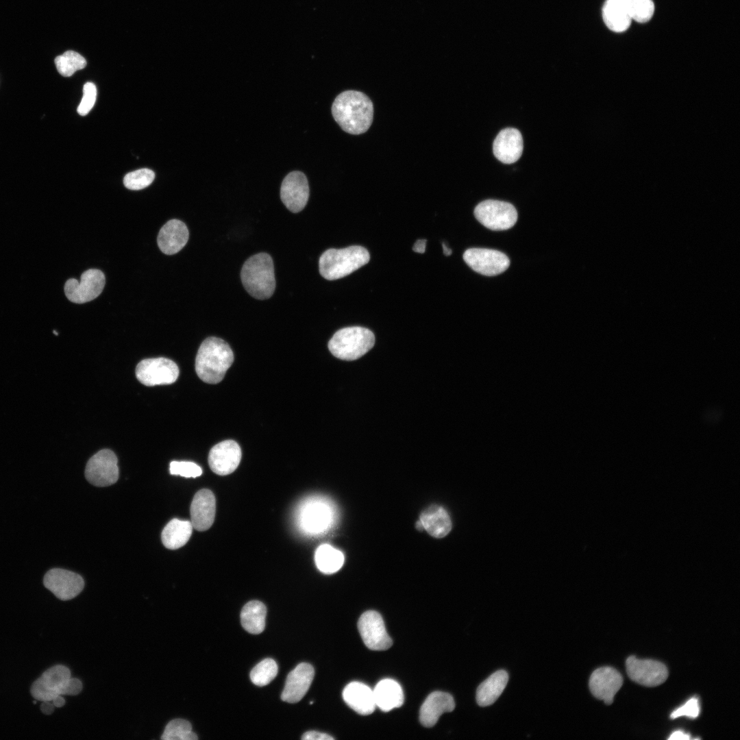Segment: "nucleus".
Segmentation results:
<instances>
[{"mask_svg": "<svg viewBox=\"0 0 740 740\" xmlns=\"http://www.w3.org/2000/svg\"><path fill=\"white\" fill-rule=\"evenodd\" d=\"M332 114L341 129L358 135L367 132L373 117V106L365 93L353 90L340 93L332 106Z\"/></svg>", "mask_w": 740, "mask_h": 740, "instance_id": "nucleus-1", "label": "nucleus"}, {"mask_svg": "<svg viewBox=\"0 0 740 740\" xmlns=\"http://www.w3.org/2000/svg\"><path fill=\"white\" fill-rule=\"evenodd\" d=\"M234 361L230 345L223 339L208 337L201 344L195 359V371L204 382L217 384Z\"/></svg>", "mask_w": 740, "mask_h": 740, "instance_id": "nucleus-2", "label": "nucleus"}, {"mask_svg": "<svg viewBox=\"0 0 740 740\" xmlns=\"http://www.w3.org/2000/svg\"><path fill=\"white\" fill-rule=\"evenodd\" d=\"M241 278L245 290L253 297H271L275 288V279L270 255L259 253L248 258L241 269Z\"/></svg>", "mask_w": 740, "mask_h": 740, "instance_id": "nucleus-3", "label": "nucleus"}, {"mask_svg": "<svg viewBox=\"0 0 740 740\" xmlns=\"http://www.w3.org/2000/svg\"><path fill=\"white\" fill-rule=\"evenodd\" d=\"M369 260V251L361 246L329 249L319 258V273L326 280H338L367 264Z\"/></svg>", "mask_w": 740, "mask_h": 740, "instance_id": "nucleus-4", "label": "nucleus"}, {"mask_svg": "<svg viewBox=\"0 0 740 740\" xmlns=\"http://www.w3.org/2000/svg\"><path fill=\"white\" fill-rule=\"evenodd\" d=\"M82 682L71 678L70 669L62 665H54L41 675L32 684L30 692L39 701H52L62 695H76L82 690Z\"/></svg>", "mask_w": 740, "mask_h": 740, "instance_id": "nucleus-5", "label": "nucleus"}, {"mask_svg": "<svg viewBox=\"0 0 740 740\" xmlns=\"http://www.w3.org/2000/svg\"><path fill=\"white\" fill-rule=\"evenodd\" d=\"M375 344V336L369 329L353 326L338 330L328 343L330 352L344 360H356L367 353Z\"/></svg>", "mask_w": 740, "mask_h": 740, "instance_id": "nucleus-6", "label": "nucleus"}, {"mask_svg": "<svg viewBox=\"0 0 740 740\" xmlns=\"http://www.w3.org/2000/svg\"><path fill=\"white\" fill-rule=\"evenodd\" d=\"M334 505L323 497H312L301 506L299 523L307 534L318 535L328 531L335 523Z\"/></svg>", "mask_w": 740, "mask_h": 740, "instance_id": "nucleus-7", "label": "nucleus"}, {"mask_svg": "<svg viewBox=\"0 0 740 740\" xmlns=\"http://www.w3.org/2000/svg\"><path fill=\"white\" fill-rule=\"evenodd\" d=\"M476 219L484 227L495 231L511 228L517 222V212L510 203L489 199L480 202L474 209Z\"/></svg>", "mask_w": 740, "mask_h": 740, "instance_id": "nucleus-8", "label": "nucleus"}, {"mask_svg": "<svg viewBox=\"0 0 740 740\" xmlns=\"http://www.w3.org/2000/svg\"><path fill=\"white\" fill-rule=\"evenodd\" d=\"M179 373L176 363L166 358L143 360L136 368L137 379L148 386L172 384L177 380Z\"/></svg>", "mask_w": 740, "mask_h": 740, "instance_id": "nucleus-9", "label": "nucleus"}, {"mask_svg": "<svg viewBox=\"0 0 740 740\" xmlns=\"http://www.w3.org/2000/svg\"><path fill=\"white\" fill-rule=\"evenodd\" d=\"M105 285L103 273L96 269L84 271L80 280H68L64 285V293L69 300L76 304H84L93 300L102 292Z\"/></svg>", "mask_w": 740, "mask_h": 740, "instance_id": "nucleus-10", "label": "nucleus"}, {"mask_svg": "<svg viewBox=\"0 0 740 740\" xmlns=\"http://www.w3.org/2000/svg\"><path fill=\"white\" fill-rule=\"evenodd\" d=\"M117 462L115 454L110 449L99 451L86 464V480L96 486H107L114 484L119 478Z\"/></svg>", "mask_w": 740, "mask_h": 740, "instance_id": "nucleus-11", "label": "nucleus"}, {"mask_svg": "<svg viewBox=\"0 0 740 740\" xmlns=\"http://www.w3.org/2000/svg\"><path fill=\"white\" fill-rule=\"evenodd\" d=\"M463 259L473 271L487 276L500 274L510 265V260L506 254L490 249H468L463 254Z\"/></svg>", "mask_w": 740, "mask_h": 740, "instance_id": "nucleus-12", "label": "nucleus"}, {"mask_svg": "<svg viewBox=\"0 0 740 740\" xmlns=\"http://www.w3.org/2000/svg\"><path fill=\"white\" fill-rule=\"evenodd\" d=\"M43 584L56 597L62 601L78 595L84 587V581L79 574L60 568L49 570L43 578Z\"/></svg>", "mask_w": 740, "mask_h": 740, "instance_id": "nucleus-13", "label": "nucleus"}, {"mask_svg": "<svg viewBox=\"0 0 740 740\" xmlns=\"http://www.w3.org/2000/svg\"><path fill=\"white\" fill-rule=\"evenodd\" d=\"M626 667L629 678L645 687L658 686L663 683L668 676L667 667L655 660L639 659L630 656L626 661Z\"/></svg>", "mask_w": 740, "mask_h": 740, "instance_id": "nucleus-14", "label": "nucleus"}, {"mask_svg": "<svg viewBox=\"0 0 740 740\" xmlns=\"http://www.w3.org/2000/svg\"><path fill=\"white\" fill-rule=\"evenodd\" d=\"M358 628L365 645L372 650H385L393 644L380 613L365 612L358 621Z\"/></svg>", "mask_w": 740, "mask_h": 740, "instance_id": "nucleus-15", "label": "nucleus"}, {"mask_svg": "<svg viewBox=\"0 0 740 740\" xmlns=\"http://www.w3.org/2000/svg\"><path fill=\"white\" fill-rule=\"evenodd\" d=\"M309 197V186L304 173L292 171L283 180L280 198L284 206L292 212L302 210Z\"/></svg>", "mask_w": 740, "mask_h": 740, "instance_id": "nucleus-16", "label": "nucleus"}, {"mask_svg": "<svg viewBox=\"0 0 740 740\" xmlns=\"http://www.w3.org/2000/svg\"><path fill=\"white\" fill-rule=\"evenodd\" d=\"M241 449L233 440L220 442L212 447L208 455V464L216 474L226 476L238 467L241 460Z\"/></svg>", "mask_w": 740, "mask_h": 740, "instance_id": "nucleus-17", "label": "nucleus"}, {"mask_svg": "<svg viewBox=\"0 0 740 740\" xmlns=\"http://www.w3.org/2000/svg\"><path fill=\"white\" fill-rule=\"evenodd\" d=\"M623 684L621 674L615 668L602 667L596 669L589 678V689L596 698L602 700L607 705L613 702L616 693Z\"/></svg>", "mask_w": 740, "mask_h": 740, "instance_id": "nucleus-18", "label": "nucleus"}, {"mask_svg": "<svg viewBox=\"0 0 740 740\" xmlns=\"http://www.w3.org/2000/svg\"><path fill=\"white\" fill-rule=\"evenodd\" d=\"M314 675V671L311 665L306 663L299 664L287 676L281 694L282 700L288 703L299 702L309 689Z\"/></svg>", "mask_w": 740, "mask_h": 740, "instance_id": "nucleus-19", "label": "nucleus"}, {"mask_svg": "<svg viewBox=\"0 0 740 740\" xmlns=\"http://www.w3.org/2000/svg\"><path fill=\"white\" fill-rule=\"evenodd\" d=\"M193 527L198 531L209 529L214 521L216 500L213 493L207 489L197 491L193 497L190 508Z\"/></svg>", "mask_w": 740, "mask_h": 740, "instance_id": "nucleus-20", "label": "nucleus"}, {"mask_svg": "<svg viewBox=\"0 0 740 740\" xmlns=\"http://www.w3.org/2000/svg\"><path fill=\"white\" fill-rule=\"evenodd\" d=\"M523 138L520 132L508 127L499 132L493 144L495 158L504 164H512L518 160L523 151Z\"/></svg>", "mask_w": 740, "mask_h": 740, "instance_id": "nucleus-21", "label": "nucleus"}, {"mask_svg": "<svg viewBox=\"0 0 740 740\" xmlns=\"http://www.w3.org/2000/svg\"><path fill=\"white\" fill-rule=\"evenodd\" d=\"M189 233L184 223L171 219L160 229L158 236V245L165 254L173 255L180 251L186 244Z\"/></svg>", "mask_w": 740, "mask_h": 740, "instance_id": "nucleus-22", "label": "nucleus"}, {"mask_svg": "<svg viewBox=\"0 0 740 740\" xmlns=\"http://www.w3.org/2000/svg\"><path fill=\"white\" fill-rule=\"evenodd\" d=\"M455 708L453 697L448 693L434 691L425 700L419 711V721L425 727L436 724L440 716Z\"/></svg>", "mask_w": 740, "mask_h": 740, "instance_id": "nucleus-23", "label": "nucleus"}, {"mask_svg": "<svg viewBox=\"0 0 740 740\" xmlns=\"http://www.w3.org/2000/svg\"><path fill=\"white\" fill-rule=\"evenodd\" d=\"M345 702L354 711L367 715L372 713L376 706L373 690L360 682H352L343 689Z\"/></svg>", "mask_w": 740, "mask_h": 740, "instance_id": "nucleus-24", "label": "nucleus"}, {"mask_svg": "<svg viewBox=\"0 0 740 740\" xmlns=\"http://www.w3.org/2000/svg\"><path fill=\"white\" fill-rule=\"evenodd\" d=\"M375 706L384 712L400 707L404 700L400 684L393 679L380 680L373 689Z\"/></svg>", "mask_w": 740, "mask_h": 740, "instance_id": "nucleus-25", "label": "nucleus"}, {"mask_svg": "<svg viewBox=\"0 0 740 740\" xmlns=\"http://www.w3.org/2000/svg\"><path fill=\"white\" fill-rule=\"evenodd\" d=\"M419 521L423 528L432 536L442 538L452 529V521L447 511L441 506L432 505L424 510Z\"/></svg>", "mask_w": 740, "mask_h": 740, "instance_id": "nucleus-26", "label": "nucleus"}, {"mask_svg": "<svg viewBox=\"0 0 740 740\" xmlns=\"http://www.w3.org/2000/svg\"><path fill=\"white\" fill-rule=\"evenodd\" d=\"M508 674L504 669L497 670L480 684L476 690V702L480 706L493 704L506 687Z\"/></svg>", "mask_w": 740, "mask_h": 740, "instance_id": "nucleus-27", "label": "nucleus"}, {"mask_svg": "<svg viewBox=\"0 0 740 740\" xmlns=\"http://www.w3.org/2000/svg\"><path fill=\"white\" fill-rule=\"evenodd\" d=\"M602 16L607 27L615 32L626 31L632 20L624 0H606Z\"/></svg>", "mask_w": 740, "mask_h": 740, "instance_id": "nucleus-28", "label": "nucleus"}, {"mask_svg": "<svg viewBox=\"0 0 740 740\" xmlns=\"http://www.w3.org/2000/svg\"><path fill=\"white\" fill-rule=\"evenodd\" d=\"M193 528L190 521L173 519L166 525L162 532V542L168 549L180 548L188 541Z\"/></svg>", "mask_w": 740, "mask_h": 740, "instance_id": "nucleus-29", "label": "nucleus"}, {"mask_svg": "<svg viewBox=\"0 0 740 740\" xmlns=\"http://www.w3.org/2000/svg\"><path fill=\"white\" fill-rule=\"evenodd\" d=\"M267 608L264 604L257 600L247 602L241 613V621L243 628L251 634L261 633L265 626Z\"/></svg>", "mask_w": 740, "mask_h": 740, "instance_id": "nucleus-30", "label": "nucleus"}, {"mask_svg": "<svg viewBox=\"0 0 740 740\" xmlns=\"http://www.w3.org/2000/svg\"><path fill=\"white\" fill-rule=\"evenodd\" d=\"M314 560L319 570L326 574L338 571L345 560L343 554L330 545L323 544L317 547Z\"/></svg>", "mask_w": 740, "mask_h": 740, "instance_id": "nucleus-31", "label": "nucleus"}, {"mask_svg": "<svg viewBox=\"0 0 740 740\" xmlns=\"http://www.w3.org/2000/svg\"><path fill=\"white\" fill-rule=\"evenodd\" d=\"M162 740H195L197 735L192 730L191 724L184 719L171 720L161 736Z\"/></svg>", "mask_w": 740, "mask_h": 740, "instance_id": "nucleus-32", "label": "nucleus"}, {"mask_svg": "<svg viewBox=\"0 0 740 740\" xmlns=\"http://www.w3.org/2000/svg\"><path fill=\"white\" fill-rule=\"evenodd\" d=\"M56 69L64 77H70L86 66V59L74 51H66L55 59Z\"/></svg>", "mask_w": 740, "mask_h": 740, "instance_id": "nucleus-33", "label": "nucleus"}, {"mask_svg": "<svg viewBox=\"0 0 740 740\" xmlns=\"http://www.w3.org/2000/svg\"><path fill=\"white\" fill-rule=\"evenodd\" d=\"M278 671L277 663L272 658H265L258 663L250 672L251 682L260 687L269 684Z\"/></svg>", "mask_w": 740, "mask_h": 740, "instance_id": "nucleus-34", "label": "nucleus"}, {"mask_svg": "<svg viewBox=\"0 0 740 740\" xmlns=\"http://www.w3.org/2000/svg\"><path fill=\"white\" fill-rule=\"evenodd\" d=\"M632 20L638 23L648 22L653 16L654 4L652 0H624Z\"/></svg>", "mask_w": 740, "mask_h": 740, "instance_id": "nucleus-35", "label": "nucleus"}, {"mask_svg": "<svg viewBox=\"0 0 740 740\" xmlns=\"http://www.w3.org/2000/svg\"><path fill=\"white\" fill-rule=\"evenodd\" d=\"M155 178L153 171L140 169L127 173L123 179L125 186L130 190H141L149 186Z\"/></svg>", "mask_w": 740, "mask_h": 740, "instance_id": "nucleus-36", "label": "nucleus"}, {"mask_svg": "<svg viewBox=\"0 0 740 740\" xmlns=\"http://www.w3.org/2000/svg\"><path fill=\"white\" fill-rule=\"evenodd\" d=\"M169 471L171 475H180L185 478H196L202 473V469L198 465L187 461H172Z\"/></svg>", "mask_w": 740, "mask_h": 740, "instance_id": "nucleus-37", "label": "nucleus"}, {"mask_svg": "<svg viewBox=\"0 0 740 740\" xmlns=\"http://www.w3.org/2000/svg\"><path fill=\"white\" fill-rule=\"evenodd\" d=\"M97 98V88L92 82H87L83 88V96L77 108V112L82 116L86 115L95 105Z\"/></svg>", "mask_w": 740, "mask_h": 740, "instance_id": "nucleus-38", "label": "nucleus"}, {"mask_svg": "<svg viewBox=\"0 0 740 740\" xmlns=\"http://www.w3.org/2000/svg\"><path fill=\"white\" fill-rule=\"evenodd\" d=\"M700 713V704L698 699L693 697L686 702L682 706L672 712L670 715L671 719L681 716L695 718Z\"/></svg>", "mask_w": 740, "mask_h": 740, "instance_id": "nucleus-39", "label": "nucleus"}, {"mask_svg": "<svg viewBox=\"0 0 740 740\" xmlns=\"http://www.w3.org/2000/svg\"><path fill=\"white\" fill-rule=\"evenodd\" d=\"M301 739L304 740H332L334 737L325 733L311 730L305 732Z\"/></svg>", "mask_w": 740, "mask_h": 740, "instance_id": "nucleus-40", "label": "nucleus"}, {"mask_svg": "<svg viewBox=\"0 0 740 740\" xmlns=\"http://www.w3.org/2000/svg\"><path fill=\"white\" fill-rule=\"evenodd\" d=\"M55 706L52 701H42L40 704V710L45 715H51L53 713Z\"/></svg>", "mask_w": 740, "mask_h": 740, "instance_id": "nucleus-41", "label": "nucleus"}, {"mask_svg": "<svg viewBox=\"0 0 740 740\" xmlns=\"http://www.w3.org/2000/svg\"><path fill=\"white\" fill-rule=\"evenodd\" d=\"M426 239L417 240L415 243V244L413 245L412 250L415 252L423 254L426 251Z\"/></svg>", "mask_w": 740, "mask_h": 740, "instance_id": "nucleus-42", "label": "nucleus"}, {"mask_svg": "<svg viewBox=\"0 0 740 740\" xmlns=\"http://www.w3.org/2000/svg\"><path fill=\"white\" fill-rule=\"evenodd\" d=\"M668 739H673V740H676V739L687 740V739H690V736H689V735L686 734V733H684V732H682L681 730H676V731L674 732Z\"/></svg>", "mask_w": 740, "mask_h": 740, "instance_id": "nucleus-43", "label": "nucleus"}, {"mask_svg": "<svg viewBox=\"0 0 740 740\" xmlns=\"http://www.w3.org/2000/svg\"><path fill=\"white\" fill-rule=\"evenodd\" d=\"M52 702L56 707L60 708L65 704L66 701L63 697L58 695L52 700Z\"/></svg>", "mask_w": 740, "mask_h": 740, "instance_id": "nucleus-44", "label": "nucleus"}, {"mask_svg": "<svg viewBox=\"0 0 740 740\" xmlns=\"http://www.w3.org/2000/svg\"><path fill=\"white\" fill-rule=\"evenodd\" d=\"M442 247L443 249V254L445 256H450L452 254V249L448 248L444 243H442Z\"/></svg>", "mask_w": 740, "mask_h": 740, "instance_id": "nucleus-45", "label": "nucleus"}, {"mask_svg": "<svg viewBox=\"0 0 740 740\" xmlns=\"http://www.w3.org/2000/svg\"><path fill=\"white\" fill-rule=\"evenodd\" d=\"M416 528H417V529H418L419 530H424V528H423V526H422V524H421V521H420L419 520V521H417V522L416 523Z\"/></svg>", "mask_w": 740, "mask_h": 740, "instance_id": "nucleus-46", "label": "nucleus"}, {"mask_svg": "<svg viewBox=\"0 0 740 740\" xmlns=\"http://www.w3.org/2000/svg\"><path fill=\"white\" fill-rule=\"evenodd\" d=\"M34 704H36V701H34Z\"/></svg>", "mask_w": 740, "mask_h": 740, "instance_id": "nucleus-47", "label": "nucleus"}]
</instances>
